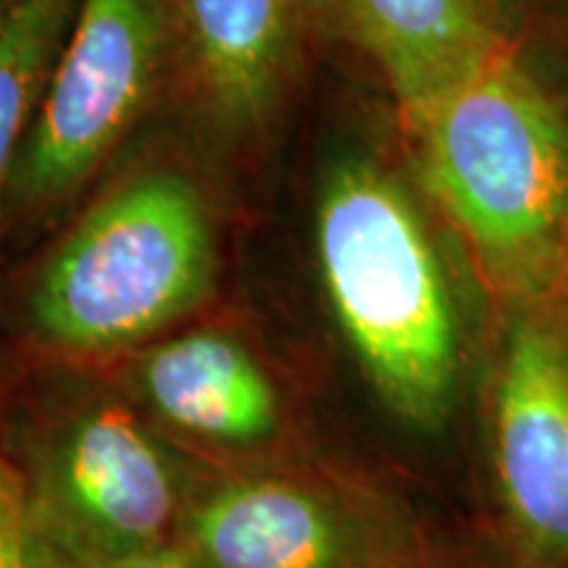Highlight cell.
Returning <instances> with one entry per match:
<instances>
[{
  "label": "cell",
  "mask_w": 568,
  "mask_h": 568,
  "mask_svg": "<svg viewBox=\"0 0 568 568\" xmlns=\"http://www.w3.org/2000/svg\"><path fill=\"white\" fill-rule=\"evenodd\" d=\"M0 568H32L27 548V477L0 458Z\"/></svg>",
  "instance_id": "12"
},
{
  "label": "cell",
  "mask_w": 568,
  "mask_h": 568,
  "mask_svg": "<svg viewBox=\"0 0 568 568\" xmlns=\"http://www.w3.org/2000/svg\"><path fill=\"white\" fill-rule=\"evenodd\" d=\"M161 447L122 403H90L27 477L32 568H130L172 550L182 524Z\"/></svg>",
  "instance_id": "4"
},
{
  "label": "cell",
  "mask_w": 568,
  "mask_h": 568,
  "mask_svg": "<svg viewBox=\"0 0 568 568\" xmlns=\"http://www.w3.org/2000/svg\"><path fill=\"white\" fill-rule=\"evenodd\" d=\"M332 6L385 71L406 119L503 45L479 0H332Z\"/></svg>",
  "instance_id": "9"
},
{
  "label": "cell",
  "mask_w": 568,
  "mask_h": 568,
  "mask_svg": "<svg viewBox=\"0 0 568 568\" xmlns=\"http://www.w3.org/2000/svg\"><path fill=\"white\" fill-rule=\"evenodd\" d=\"M205 90L224 116L255 119L280 84L293 0H182Z\"/></svg>",
  "instance_id": "10"
},
{
  "label": "cell",
  "mask_w": 568,
  "mask_h": 568,
  "mask_svg": "<svg viewBox=\"0 0 568 568\" xmlns=\"http://www.w3.org/2000/svg\"><path fill=\"white\" fill-rule=\"evenodd\" d=\"M213 276L201 195L176 174H145L95 205L51 255L32 290V322L67 351H119L201 305Z\"/></svg>",
  "instance_id": "3"
},
{
  "label": "cell",
  "mask_w": 568,
  "mask_h": 568,
  "mask_svg": "<svg viewBox=\"0 0 568 568\" xmlns=\"http://www.w3.org/2000/svg\"><path fill=\"white\" fill-rule=\"evenodd\" d=\"M174 550L187 568H395L364 503L297 474L222 481L184 510Z\"/></svg>",
  "instance_id": "6"
},
{
  "label": "cell",
  "mask_w": 568,
  "mask_h": 568,
  "mask_svg": "<svg viewBox=\"0 0 568 568\" xmlns=\"http://www.w3.org/2000/svg\"><path fill=\"white\" fill-rule=\"evenodd\" d=\"M138 382L163 422L205 443L258 445L280 424L268 374L243 345L219 332H193L153 347Z\"/></svg>",
  "instance_id": "8"
},
{
  "label": "cell",
  "mask_w": 568,
  "mask_h": 568,
  "mask_svg": "<svg viewBox=\"0 0 568 568\" xmlns=\"http://www.w3.org/2000/svg\"><path fill=\"white\" fill-rule=\"evenodd\" d=\"M159 53L155 0H82L27 142L24 195H63L95 169L145 101Z\"/></svg>",
  "instance_id": "5"
},
{
  "label": "cell",
  "mask_w": 568,
  "mask_h": 568,
  "mask_svg": "<svg viewBox=\"0 0 568 568\" xmlns=\"http://www.w3.org/2000/svg\"><path fill=\"white\" fill-rule=\"evenodd\" d=\"M429 193L487 280L535 297L568 261V130L516 55L500 45L406 119Z\"/></svg>",
  "instance_id": "1"
},
{
  "label": "cell",
  "mask_w": 568,
  "mask_h": 568,
  "mask_svg": "<svg viewBox=\"0 0 568 568\" xmlns=\"http://www.w3.org/2000/svg\"><path fill=\"white\" fill-rule=\"evenodd\" d=\"M495 468L524 539L568 560V355L537 324L516 326L497 376Z\"/></svg>",
  "instance_id": "7"
},
{
  "label": "cell",
  "mask_w": 568,
  "mask_h": 568,
  "mask_svg": "<svg viewBox=\"0 0 568 568\" xmlns=\"http://www.w3.org/2000/svg\"><path fill=\"white\" fill-rule=\"evenodd\" d=\"M316 237L326 293L368 379L400 416L437 422L456 385L458 326L406 193L368 163H345L322 193Z\"/></svg>",
  "instance_id": "2"
},
{
  "label": "cell",
  "mask_w": 568,
  "mask_h": 568,
  "mask_svg": "<svg viewBox=\"0 0 568 568\" xmlns=\"http://www.w3.org/2000/svg\"><path fill=\"white\" fill-rule=\"evenodd\" d=\"M130 568H187V566H184V560L180 558V552L172 548V550L159 552V556H151V558L140 560V564H134Z\"/></svg>",
  "instance_id": "13"
},
{
  "label": "cell",
  "mask_w": 568,
  "mask_h": 568,
  "mask_svg": "<svg viewBox=\"0 0 568 568\" xmlns=\"http://www.w3.org/2000/svg\"><path fill=\"white\" fill-rule=\"evenodd\" d=\"M67 17L69 0H17L0 17V197Z\"/></svg>",
  "instance_id": "11"
}]
</instances>
